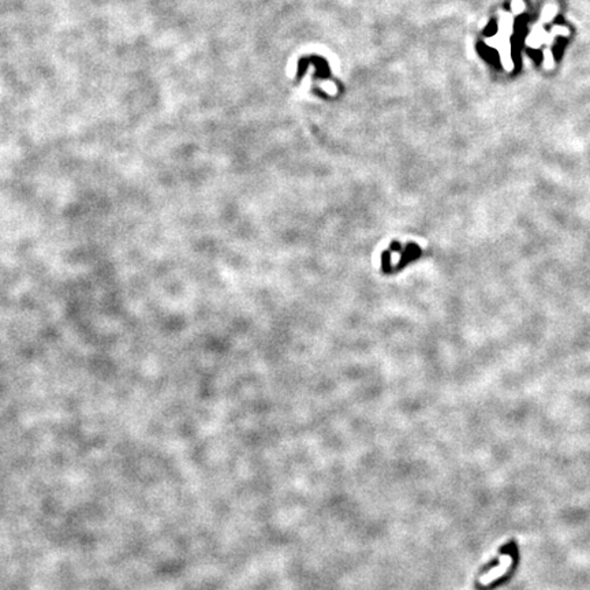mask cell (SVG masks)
Returning <instances> with one entry per match:
<instances>
[{
    "instance_id": "cell-1",
    "label": "cell",
    "mask_w": 590,
    "mask_h": 590,
    "mask_svg": "<svg viewBox=\"0 0 590 590\" xmlns=\"http://www.w3.org/2000/svg\"><path fill=\"white\" fill-rule=\"evenodd\" d=\"M512 564V557L511 555H504V556L500 557V564L497 566L496 568H493L492 571H489V573L486 574V575H484L482 578L479 579V584L484 585V586H486V585H490L493 581H496L497 578H500V577H503L504 574L508 571V568L511 567Z\"/></svg>"
}]
</instances>
